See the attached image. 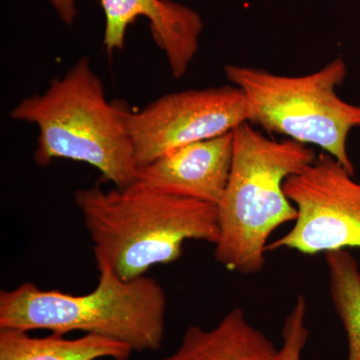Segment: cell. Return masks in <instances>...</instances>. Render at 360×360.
Returning <instances> with one entry per match:
<instances>
[{
	"mask_svg": "<svg viewBox=\"0 0 360 360\" xmlns=\"http://www.w3.org/2000/svg\"><path fill=\"white\" fill-rule=\"evenodd\" d=\"M137 167L175 149L229 134L250 120V104L236 85L167 94L139 111L125 110Z\"/></svg>",
	"mask_w": 360,
	"mask_h": 360,
	"instance_id": "obj_7",
	"label": "cell"
},
{
	"mask_svg": "<svg viewBox=\"0 0 360 360\" xmlns=\"http://www.w3.org/2000/svg\"><path fill=\"white\" fill-rule=\"evenodd\" d=\"M105 16L106 51H122L129 26L139 16L148 18L151 34L165 52L174 78L186 75L200 49L203 21L191 7L174 0H99Z\"/></svg>",
	"mask_w": 360,
	"mask_h": 360,
	"instance_id": "obj_8",
	"label": "cell"
},
{
	"mask_svg": "<svg viewBox=\"0 0 360 360\" xmlns=\"http://www.w3.org/2000/svg\"><path fill=\"white\" fill-rule=\"evenodd\" d=\"M124 103H108L103 82L80 58L44 94L21 101L11 117L39 130L33 160L46 167L56 160L87 163L117 188L139 180V167L125 124Z\"/></svg>",
	"mask_w": 360,
	"mask_h": 360,
	"instance_id": "obj_3",
	"label": "cell"
},
{
	"mask_svg": "<svg viewBox=\"0 0 360 360\" xmlns=\"http://www.w3.org/2000/svg\"><path fill=\"white\" fill-rule=\"evenodd\" d=\"M329 290L336 314L347 333V360H360V269L347 250L326 253Z\"/></svg>",
	"mask_w": 360,
	"mask_h": 360,
	"instance_id": "obj_12",
	"label": "cell"
},
{
	"mask_svg": "<svg viewBox=\"0 0 360 360\" xmlns=\"http://www.w3.org/2000/svg\"><path fill=\"white\" fill-rule=\"evenodd\" d=\"M314 149L292 139L277 141L245 122L233 129V158L219 207L214 257L241 274L262 271L269 236L297 219L284 193L288 177L314 162Z\"/></svg>",
	"mask_w": 360,
	"mask_h": 360,
	"instance_id": "obj_4",
	"label": "cell"
},
{
	"mask_svg": "<svg viewBox=\"0 0 360 360\" xmlns=\"http://www.w3.org/2000/svg\"><path fill=\"white\" fill-rule=\"evenodd\" d=\"M98 283L87 295L45 290L32 283L0 291V329H37L65 335L73 331L124 343L134 352L162 345L167 297L156 279L123 281L103 259H96Z\"/></svg>",
	"mask_w": 360,
	"mask_h": 360,
	"instance_id": "obj_2",
	"label": "cell"
},
{
	"mask_svg": "<svg viewBox=\"0 0 360 360\" xmlns=\"http://www.w3.org/2000/svg\"><path fill=\"white\" fill-rule=\"evenodd\" d=\"M47 1L66 25H72L75 23L78 14L75 0H47Z\"/></svg>",
	"mask_w": 360,
	"mask_h": 360,
	"instance_id": "obj_14",
	"label": "cell"
},
{
	"mask_svg": "<svg viewBox=\"0 0 360 360\" xmlns=\"http://www.w3.org/2000/svg\"><path fill=\"white\" fill-rule=\"evenodd\" d=\"M279 349L233 309L212 329L189 326L174 354L155 360H278Z\"/></svg>",
	"mask_w": 360,
	"mask_h": 360,
	"instance_id": "obj_10",
	"label": "cell"
},
{
	"mask_svg": "<svg viewBox=\"0 0 360 360\" xmlns=\"http://www.w3.org/2000/svg\"><path fill=\"white\" fill-rule=\"evenodd\" d=\"M233 158V130L175 149L139 168V180L160 193L219 205Z\"/></svg>",
	"mask_w": 360,
	"mask_h": 360,
	"instance_id": "obj_9",
	"label": "cell"
},
{
	"mask_svg": "<svg viewBox=\"0 0 360 360\" xmlns=\"http://www.w3.org/2000/svg\"><path fill=\"white\" fill-rule=\"evenodd\" d=\"M307 304L303 295H298L290 314L284 321L283 345L278 360H302L303 348L309 340V331L305 324Z\"/></svg>",
	"mask_w": 360,
	"mask_h": 360,
	"instance_id": "obj_13",
	"label": "cell"
},
{
	"mask_svg": "<svg viewBox=\"0 0 360 360\" xmlns=\"http://www.w3.org/2000/svg\"><path fill=\"white\" fill-rule=\"evenodd\" d=\"M326 153L284 181L297 219L266 251L286 248L307 255L360 248V184Z\"/></svg>",
	"mask_w": 360,
	"mask_h": 360,
	"instance_id": "obj_6",
	"label": "cell"
},
{
	"mask_svg": "<svg viewBox=\"0 0 360 360\" xmlns=\"http://www.w3.org/2000/svg\"><path fill=\"white\" fill-rule=\"evenodd\" d=\"M75 202L96 259L105 260L123 281L174 264L187 240L219 241L217 205L160 193L141 180L110 191L98 184L78 189Z\"/></svg>",
	"mask_w": 360,
	"mask_h": 360,
	"instance_id": "obj_1",
	"label": "cell"
},
{
	"mask_svg": "<svg viewBox=\"0 0 360 360\" xmlns=\"http://www.w3.org/2000/svg\"><path fill=\"white\" fill-rule=\"evenodd\" d=\"M224 72L248 97V122L305 146H319L354 175L347 143L349 132L360 127V105L342 101L336 92L347 75L342 58L303 77L234 65L225 66Z\"/></svg>",
	"mask_w": 360,
	"mask_h": 360,
	"instance_id": "obj_5",
	"label": "cell"
},
{
	"mask_svg": "<svg viewBox=\"0 0 360 360\" xmlns=\"http://www.w3.org/2000/svg\"><path fill=\"white\" fill-rule=\"evenodd\" d=\"M132 352L129 345L103 336L33 338L20 329H0V360H129Z\"/></svg>",
	"mask_w": 360,
	"mask_h": 360,
	"instance_id": "obj_11",
	"label": "cell"
}]
</instances>
